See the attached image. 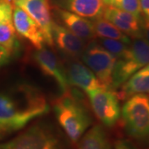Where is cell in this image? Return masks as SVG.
I'll return each mask as SVG.
<instances>
[{
  "label": "cell",
  "mask_w": 149,
  "mask_h": 149,
  "mask_svg": "<svg viewBox=\"0 0 149 149\" xmlns=\"http://www.w3.org/2000/svg\"><path fill=\"white\" fill-rule=\"evenodd\" d=\"M49 109L42 92L32 85L22 84L9 93H0V140L47 113Z\"/></svg>",
  "instance_id": "obj_1"
},
{
  "label": "cell",
  "mask_w": 149,
  "mask_h": 149,
  "mask_svg": "<svg viewBox=\"0 0 149 149\" xmlns=\"http://www.w3.org/2000/svg\"><path fill=\"white\" fill-rule=\"evenodd\" d=\"M54 111L59 124L73 143H77L91 126L92 119L78 96L68 91L54 102Z\"/></svg>",
  "instance_id": "obj_2"
},
{
  "label": "cell",
  "mask_w": 149,
  "mask_h": 149,
  "mask_svg": "<svg viewBox=\"0 0 149 149\" xmlns=\"http://www.w3.org/2000/svg\"><path fill=\"white\" fill-rule=\"evenodd\" d=\"M0 149H67V148L55 128L44 123H37L15 138L0 143Z\"/></svg>",
  "instance_id": "obj_3"
},
{
  "label": "cell",
  "mask_w": 149,
  "mask_h": 149,
  "mask_svg": "<svg viewBox=\"0 0 149 149\" xmlns=\"http://www.w3.org/2000/svg\"><path fill=\"white\" fill-rule=\"evenodd\" d=\"M148 64L149 43L144 37L134 38L127 51L117 59L112 76V89H118L130 76Z\"/></svg>",
  "instance_id": "obj_4"
},
{
  "label": "cell",
  "mask_w": 149,
  "mask_h": 149,
  "mask_svg": "<svg viewBox=\"0 0 149 149\" xmlns=\"http://www.w3.org/2000/svg\"><path fill=\"white\" fill-rule=\"evenodd\" d=\"M123 124L129 136L140 141L149 140V97L139 94L127 99L122 108Z\"/></svg>",
  "instance_id": "obj_5"
},
{
  "label": "cell",
  "mask_w": 149,
  "mask_h": 149,
  "mask_svg": "<svg viewBox=\"0 0 149 149\" xmlns=\"http://www.w3.org/2000/svg\"><path fill=\"white\" fill-rule=\"evenodd\" d=\"M84 64L92 70L102 85L112 89V76L117 58L97 41H91L81 56Z\"/></svg>",
  "instance_id": "obj_6"
},
{
  "label": "cell",
  "mask_w": 149,
  "mask_h": 149,
  "mask_svg": "<svg viewBox=\"0 0 149 149\" xmlns=\"http://www.w3.org/2000/svg\"><path fill=\"white\" fill-rule=\"evenodd\" d=\"M86 94L96 118L106 127L113 126L121 115L116 92L113 89L102 88Z\"/></svg>",
  "instance_id": "obj_7"
},
{
  "label": "cell",
  "mask_w": 149,
  "mask_h": 149,
  "mask_svg": "<svg viewBox=\"0 0 149 149\" xmlns=\"http://www.w3.org/2000/svg\"><path fill=\"white\" fill-rule=\"evenodd\" d=\"M13 6L26 12L39 25L45 37L46 44L53 47L52 24L51 8L48 0H10Z\"/></svg>",
  "instance_id": "obj_8"
},
{
  "label": "cell",
  "mask_w": 149,
  "mask_h": 149,
  "mask_svg": "<svg viewBox=\"0 0 149 149\" xmlns=\"http://www.w3.org/2000/svg\"><path fill=\"white\" fill-rule=\"evenodd\" d=\"M34 62L46 76L53 79L63 93L69 91L70 85L65 69L62 66L56 55L51 49L43 47L32 54Z\"/></svg>",
  "instance_id": "obj_9"
},
{
  "label": "cell",
  "mask_w": 149,
  "mask_h": 149,
  "mask_svg": "<svg viewBox=\"0 0 149 149\" xmlns=\"http://www.w3.org/2000/svg\"><path fill=\"white\" fill-rule=\"evenodd\" d=\"M103 18L111 22L121 32L133 38L143 37V19L135 17L132 13L107 6L103 13Z\"/></svg>",
  "instance_id": "obj_10"
},
{
  "label": "cell",
  "mask_w": 149,
  "mask_h": 149,
  "mask_svg": "<svg viewBox=\"0 0 149 149\" xmlns=\"http://www.w3.org/2000/svg\"><path fill=\"white\" fill-rule=\"evenodd\" d=\"M13 23L16 32L29 41L34 47L41 49L45 47V37L41 27L26 12L15 6H13Z\"/></svg>",
  "instance_id": "obj_11"
},
{
  "label": "cell",
  "mask_w": 149,
  "mask_h": 149,
  "mask_svg": "<svg viewBox=\"0 0 149 149\" xmlns=\"http://www.w3.org/2000/svg\"><path fill=\"white\" fill-rule=\"evenodd\" d=\"M52 40L59 50L71 59H78L82 56L86 44L85 41L56 22L52 24Z\"/></svg>",
  "instance_id": "obj_12"
},
{
  "label": "cell",
  "mask_w": 149,
  "mask_h": 149,
  "mask_svg": "<svg viewBox=\"0 0 149 149\" xmlns=\"http://www.w3.org/2000/svg\"><path fill=\"white\" fill-rule=\"evenodd\" d=\"M66 77L70 86H74L85 93L105 88L97 79L95 74L84 63L74 61L65 69Z\"/></svg>",
  "instance_id": "obj_13"
},
{
  "label": "cell",
  "mask_w": 149,
  "mask_h": 149,
  "mask_svg": "<svg viewBox=\"0 0 149 149\" xmlns=\"http://www.w3.org/2000/svg\"><path fill=\"white\" fill-rule=\"evenodd\" d=\"M55 11L56 16L63 23L64 27L80 39L85 42L88 40H93L96 37L93 21L57 7H56Z\"/></svg>",
  "instance_id": "obj_14"
},
{
  "label": "cell",
  "mask_w": 149,
  "mask_h": 149,
  "mask_svg": "<svg viewBox=\"0 0 149 149\" xmlns=\"http://www.w3.org/2000/svg\"><path fill=\"white\" fill-rule=\"evenodd\" d=\"M56 7L88 19L102 17L106 4L104 0H56Z\"/></svg>",
  "instance_id": "obj_15"
},
{
  "label": "cell",
  "mask_w": 149,
  "mask_h": 149,
  "mask_svg": "<svg viewBox=\"0 0 149 149\" xmlns=\"http://www.w3.org/2000/svg\"><path fill=\"white\" fill-rule=\"evenodd\" d=\"M118 89L116 94L119 100H127L139 94H149V64L130 76Z\"/></svg>",
  "instance_id": "obj_16"
},
{
  "label": "cell",
  "mask_w": 149,
  "mask_h": 149,
  "mask_svg": "<svg viewBox=\"0 0 149 149\" xmlns=\"http://www.w3.org/2000/svg\"><path fill=\"white\" fill-rule=\"evenodd\" d=\"M78 149H111V146L104 128L95 125L81 139Z\"/></svg>",
  "instance_id": "obj_17"
},
{
  "label": "cell",
  "mask_w": 149,
  "mask_h": 149,
  "mask_svg": "<svg viewBox=\"0 0 149 149\" xmlns=\"http://www.w3.org/2000/svg\"><path fill=\"white\" fill-rule=\"evenodd\" d=\"M0 46L6 50L11 56L18 55L21 45L17 37V32L13 21L0 24Z\"/></svg>",
  "instance_id": "obj_18"
},
{
  "label": "cell",
  "mask_w": 149,
  "mask_h": 149,
  "mask_svg": "<svg viewBox=\"0 0 149 149\" xmlns=\"http://www.w3.org/2000/svg\"><path fill=\"white\" fill-rule=\"evenodd\" d=\"M92 21L94 24V30L96 37L118 40L128 45L132 42L131 38L128 35L121 32L113 24L105 20L104 18L100 17Z\"/></svg>",
  "instance_id": "obj_19"
},
{
  "label": "cell",
  "mask_w": 149,
  "mask_h": 149,
  "mask_svg": "<svg viewBox=\"0 0 149 149\" xmlns=\"http://www.w3.org/2000/svg\"><path fill=\"white\" fill-rule=\"evenodd\" d=\"M107 6H111L118 9L132 13L135 17L143 19L139 0H104Z\"/></svg>",
  "instance_id": "obj_20"
},
{
  "label": "cell",
  "mask_w": 149,
  "mask_h": 149,
  "mask_svg": "<svg viewBox=\"0 0 149 149\" xmlns=\"http://www.w3.org/2000/svg\"><path fill=\"white\" fill-rule=\"evenodd\" d=\"M97 42L100 44L103 47L106 49L109 52L113 55L117 59L119 58L127 51L129 46L128 44H126L125 42L118 40L104 38V37H99Z\"/></svg>",
  "instance_id": "obj_21"
},
{
  "label": "cell",
  "mask_w": 149,
  "mask_h": 149,
  "mask_svg": "<svg viewBox=\"0 0 149 149\" xmlns=\"http://www.w3.org/2000/svg\"><path fill=\"white\" fill-rule=\"evenodd\" d=\"M13 4L10 0H0V24L13 21Z\"/></svg>",
  "instance_id": "obj_22"
},
{
  "label": "cell",
  "mask_w": 149,
  "mask_h": 149,
  "mask_svg": "<svg viewBox=\"0 0 149 149\" xmlns=\"http://www.w3.org/2000/svg\"><path fill=\"white\" fill-rule=\"evenodd\" d=\"M114 149H136V148L132 143H130L128 140L121 139V140H118L115 143Z\"/></svg>",
  "instance_id": "obj_23"
},
{
  "label": "cell",
  "mask_w": 149,
  "mask_h": 149,
  "mask_svg": "<svg viewBox=\"0 0 149 149\" xmlns=\"http://www.w3.org/2000/svg\"><path fill=\"white\" fill-rule=\"evenodd\" d=\"M139 2L144 19H149V0H139Z\"/></svg>",
  "instance_id": "obj_24"
},
{
  "label": "cell",
  "mask_w": 149,
  "mask_h": 149,
  "mask_svg": "<svg viewBox=\"0 0 149 149\" xmlns=\"http://www.w3.org/2000/svg\"><path fill=\"white\" fill-rule=\"evenodd\" d=\"M10 58V56L6 52V50L3 47L0 46V66L2 65L7 63Z\"/></svg>",
  "instance_id": "obj_25"
},
{
  "label": "cell",
  "mask_w": 149,
  "mask_h": 149,
  "mask_svg": "<svg viewBox=\"0 0 149 149\" xmlns=\"http://www.w3.org/2000/svg\"><path fill=\"white\" fill-rule=\"evenodd\" d=\"M143 37L149 43V19L143 20Z\"/></svg>",
  "instance_id": "obj_26"
}]
</instances>
